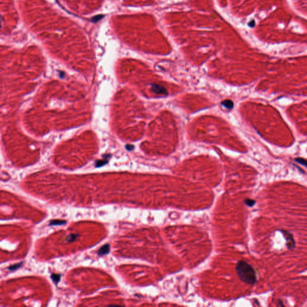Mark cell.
I'll return each instance as SVG.
<instances>
[{"instance_id": "9", "label": "cell", "mask_w": 307, "mask_h": 307, "mask_svg": "<svg viewBox=\"0 0 307 307\" xmlns=\"http://www.w3.org/2000/svg\"><path fill=\"white\" fill-rule=\"evenodd\" d=\"M295 161L298 163H299L300 165H302L304 166H305L306 167H307V160L304 159V158H295Z\"/></svg>"}, {"instance_id": "8", "label": "cell", "mask_w": 307, "mask_h": 307, "mask_svg": "<svg viewBox=\"0 0 307 307\" xmlns=\"http://www.w3.org/2000/svg\"><path fill=\"white\" fill-rule=\"evenodd\" d=\"M78 236H79V235H77V234H71V235H70L69 236H67L66 241L68 242H73L76 240Z\"/></svg>"}, {"instance_id": "11", "label": "cell", "mask_w": 307, "mask_h": 307, "mask_svg": "<svg viewBox=\"0 0 307 307\" xmlns=\"http://www.w3.org/2000/svg\"><path fill=\"white\" fill-rule=\"evenodd\" d=\"M245 203H246V205H247V206L251 207V206H254V205H255L256 201H255V200H253V199H246V200H245Z\"/></svg>"}, {"instance_id": "1", "label": "cell", "mask_w": 307, "mask_h": 307, "mask_svg": "<svg viewBox=\"0 0 307 307\" xmlns=\"http://www.w3.org/2000/svg\"><path fill=\"white\" fill-rule=\"evenodd\" d=\"M236 270L239 279L245 283L254 284L257 281L256 275L254 269L250 264L245 261L241 260L238 262Z\"/></svg>"}, {"instance_id": "6", "label": "cell", "mask_w": 307, "mask_h": 307, "mask_svg": "<svg viewBox=\"0 0 307 307\" xmlns=\"http://www.w3.org/2000/svg\"><path fill=\"white\" fill-rule=\"evenodd\" d=\"M222 104H223L224 107H226L227 109H231L233 107V103L231 100H227L224 101L222 103Z\"/></svg>"}, {"instance_id": "7", "label": "cell", "mask_w": 307, "mask_h": 307, "mask_svg": "<svg viewBox=\"0 0 307 307\" xmlns=\"http://www.w3.org/2000/svg\"><path fill=\"white\" fill-rule=\"evenodd\" d=\"M51 278H52V281H53L55 284H57V283H58V282L60 280L61 275L52 274V275H51Z\"/></svg>"}, {"instance_id": "5", "label": "cell", "mask_w": 307, "mask_h": 307, "mask_svg": "<svg viewBox=\"0 0 307 307\" xmlns=\"http://www.w3.org/2000/svg\"><path fill=\"white\" fill-rule=\"evenodd\" d=\"M66 224V221L64 220H60V219H53L51 220L49 223L50 226H60Z\"/></svg>"}, {"instance_id": "10", "label": "cell", "mask_w": 307, "mask_h": 307, "mask_svg": "<svg viewBox=\"0 0 307 307\" xmlns=\"http://www.w3.org/2000/svg\"><path fill=\"white\" fill-rule=\"evenodd\" d=\"M22 263H23V262H21V263H17V264H15V265H12V266H9V267L8 268V269H9L10 270H16V269H19L21 266H22Z\"/></svg>"}, {"instance_id": "4", "label": "cell", "mask_w": 307, "mask_h": 307, "mask_svg": "<svg viewBox=\"0 0 307 307\" xmlns=\"http://www.w3.org/2000/svg\"><path fill=\"white\" fill-rule=\"evenodd\" d=\"M152 90L153 91H154L157 94H167L166 90H165V88L161 87V86L157 85H153V87H152Z\"/></svg>"}, {"instance_id": "3", "label": "cell", "mask_w": 307, "mask_h": 307, "mask_svg": "<svg viewBox=\"0 0 307 307\" xmlns=\"http://www.w3.org/2000/svg\"><path fill=\"white\" fill-rule=\"evenodd\" d=\"M110 252V245L109 244L104 245L99 249L97 251V254L99 256H104L108 254Z\"/></svg>"}, {"instance_id": "12", "label": "cell", "mask_w": 307, "mask_h": 307, "mask_svg": "<svg viewBox=\"0 0 307 307\" xmlns=\"http://www.w3.org/2000/svg\"><path fill=\"white\" fill-rule=\"evenodd\" d=\"M104 17V15H101V14H99V15H97V16H94L92 19H91V21H92V22H97L99 21H100V19H102Z\"/></svg>"}, {"instance_id": "2", "label": "cell", "mask_w": 307, "mask_h": 307, "mask_svg": "<svg viewBox=\"0 0 307 307\" xmlns=\"http://www.w3.org/2000/svg\"><path fill=\"white\" fill-rule=\"evenodd\" d=\"M281 233L283 235V236L284 237L285 239L286 240V245L289 250H292L295 248V241L293 238V236L292 234L289 233V231H285V230H281Z\"/></svg>"}]
</instances>
